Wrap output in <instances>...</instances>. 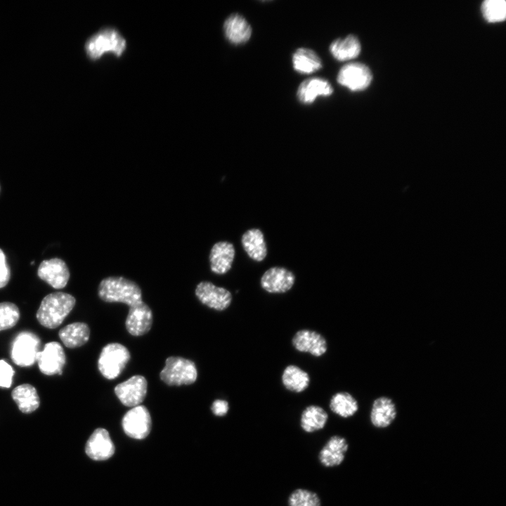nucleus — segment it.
Returning <instances> with one entry per match:
<instances>
[{"instance_id":"dca6fc26","label":"nucleus","mask_w":506,"mask_h":506,"mask_svg":"<svg viewBox=\"0 0 506 506\" xmlns=\"http://www.w3.org/2000/svg\"><path fill=\"white\" fill-rule=\"evenodd\" d=\"M153 324V312L143 301L129 306L125 321L127 331L134 336L146 334Z\"/></svg>"},{"instance_id":"f704fd0d","label":"nucleus","mask_w":506,"mask_h":506,"mask_svg":"<svg viewBox=\"0 0 506 506\" xmlns=\"http://www.w3.org/2000/svg\"><path fill=\"white\" fill-rule=\"evenodd\" d=\"M211 410L216 416H225L229 410L228 402L224 399H216L212 404Z\"/></svg>"},{"instance_id":"393cba45","label":"nucleus","mask_w":506,"mask_h":506,"mask_svg":"<svg viewBox=\"0 0 506 506\" xmlns=\"http://www.w3.org/2000/svg\"><path fill=\"white\" fill-rule=\"evenodd\" d=\"M58 335L66 347L73 349L81 346L88 342L90 330L87 324L76 322L60 329Z\"/></svg>"},{"instance_id":"b1692460","label":"nucleus","mask_w":506,"mask_h":506,"mask_svg":"<svg viewBox=\"0 0 506 506\" xmlns=\"http://www.w3.org/2000/svg\"><path fill=\"white\" fill-rule=\"evenodd\" d=\"M328 420L326 410L318 405H309L301 413L299 425L306 433H313L323 429Z\"/></svg>"},{"instance_id":"f257e3e1","label":"nucleus","mask_w":506,"mask_h":506,"mask_svg":"<svg viewBox=\"0 0 506 506\" xmlns=\"http://www.w3.org/2000/svg\"><path fill=\"white\" fill-rule=\"evenodd\" d=\"M75 303V298L70 294L51 293L42 299L36 314L37 319L45 327L56 328L73 309Z\"/></svg>"},{"instance_id":"ddd939ff","label":"nucleus","mask_w":506,"mask_h":506,"mask_svg":"<svg viewBox=\"0 0 506 506\" xmlns=\"http://www.w3.org/2000/svg\"><path fill=\"white\" fill-rule=\"evenodd\" d=\"M294 283V274L281 266H273L268 268L260 279L261 288L271 294L285 293L292 288Z\"/></svg>"},{"instance_id":"412c9836","label":"nucleus","mask_w":506,"mask_h":506,"mask_svg":"<svg viewBox=\"0 0 506 506\" xmlns=\"http://www.w3.org/2000/svg\"><path fill=\"white\" fill-rule=\"evenodd\" d=\"M333 93V88L325 79L310 78L301 83L297 89V98L304 104L312 103L318 96H329Z\"/></svg>"},{"instance_id":"f8f14e48","label":"nucleus","mask_w":506,"mask_h":506,"mask_svg":"<svg viewBox=\"0 0 506 506\" xmlns=\"http://www.w3.org/2000/svg\"><path fill=\"white\" fill-rule=\"evenodd\" d=\"M66 357L63 348L58 342H50L37 356L39 370L46 375H61Z\"/></svg>"},{"instance_id":"cd10ccee","label":"nucleus","mask_w":506,"mask_h":506,"mask_svg":"<svg viewBox=\"0 0 506 506\" xmlns=\"http://www.w3.org/2000/svg\"><path fill=\"white\" fill-rule=\"evenodd\" d=\"M330 410L342 418L353 417L358 411L359 404L357 399L348 391L335 393L329 401Z\"/></svg>"},{"instance_id":"9b49d317","label":"nucleus","mask_w":506,"mask_h":506,"mask_svg":"<svg viewBox=\"0 0 506 506\" xmlns=\"http://www.w3.org/2000/svg\"><path fill=\"white\" fill-rule=\"evenodd\" d=\"M148 382L142 375H134L115 387V393L120 402L127 407L139 406L147 394Z\"/></svg>"},{"instance_id":"0eeeda50","label":"nucleus","mask_w":506,"mask_h":506,"mask_svg":"<svg viewBox=\"0 0 506 506\" xmlns=\"http://www.w3.org/2000/svg\"><path fill=\"white\" fill-rule=\"evenodd\" d=\"M122 425L128 436L136 439L145 438L150 434L152 426L148 410L142 405L132 408L124 415Z\"/></svg>"},{"instance_id":"6e6552de","label":"nucleus","mask_w":506,"mask_h":506,"mask_svg":"<svg viewBox=\"0 0 506 506\" xmlns=\"http://www.w3.org/2000/svg\"><path fill=\"white\" fill-rule=\"evenodd\" d=\"M372 80L370 68L361 63H349L339 70L337 82L352 91L367 89Z\"/></svg>"},{"instance_id":"9d476101","label":"nucleus","mask_w":506,"mask_h":506,"mask_svg":"<svg viewBox=\"0 0 506 506\" xmlns=\"http://www.w3.org/2000/svg\"><path fill=\"white\" fill-rule=\"evenodd\" d=\"M292 345L297 351L316 358L325 354L328 347L325 337L311 329L297 330L292 338Z\"/></svg>"},{"instance_id":"bb28decb","label":"nucleus","mask_w":506,"mask_h":506,"mask_svg":"<svg viewBox=\"0 0 506 506\" xmlns=\"http://www.w3.org/2000/svg\"><path fill=\"white\" fill-rule=\"evenodd\" d=\"M11 396L19 410L25 414L34 412L40 404L37 389L30 384H22L14 388Z\"/></svg>"},{"instance_id":"c85d7f7f","label":"nucleus","mask_w":506,"mask_h":506,"mask_svg":"<svg viewBox=\"0 0 506 506\" xmlns=\"http://www.w3.org/2000/svg\"><path fill=\"white\" fill-rule=\"evenodd\" d=\"M294 69L301 74H311L322 67V62L318 54L307 48H299L293 54Z\"/></svg>"},{"instance_id":"2f4dec72","label":"nucleus","mask_w":506,"mask_h":506,"mask_svg":"<svg viewBox=\"0 0 506 506\" xmlns=\"http://www.w3.org/2000/svg\"><path fill=\"white\" fill-rule=\"evenodd\" d=\"M20 318L18 307L13 303H0V331L14 327Z\"/></svg>"},{"instance_id":"f03ea898","label":"nucleus","mask_w":506,"mask_h":506,"mask_svg":"<svg viewBox=\"0 0 506 506\" xmlns=\"http://www.w3.org/2000/svg\"><path fill=\"white\" fill-rule=\"evenodd\" d=\"M98 293L105 302H120L129 307L142 301L140 287L135 282L121 276L103 279L98 285Z\"/></svg>"},{"instance_id":"5701e85b","label":"nucleus","mask_w":506,"mask_h":506,"mask_svg":"<svg viewBox=\"0 0 506 506\" xmlns=\"http://www.w3.org/2000/svg\"><path fill=\"white\" fill-rule=\"evenodd\" d=\"M243 249L249 257L256 261H262L267 255V247L262 231L259 228H251L243 233L241 238Z\"/></svg>"},{"instance_id":"c756f323","label":"nucleus","mask_w":506,"mask_h":506,"mask_svg":"<svg viewBox=\"0 0 506 506\" xmlns=\"http://www.w3.org/2000/svg\"><path fill=\"white\" fill-rule=\"evenodd\" d=\"M483 17L489 22H499L506 17V2L504 0H486L481 6Z\"/></svg>"},{"instance_id":"6ab92c4d","label":"nucleus","mask_w":506,"mask_h":506,"mask_svg":"<svg viewBox=\"0 0 506 506\" xmlns=\"http://www.w3.org/2000/svg\"><path fill=\"white\" fill-rule=\"evenodd\" d=\"M235 250L228 241H219L212 247L209 253L211 271L218 275L226 273L232 267Z\"/></svg>"},{"instance_id":"423d86ee","label":"nucleus","mask_w":506,"mask_h":506,"mask_svg":"<svg viewBox=\"0 0 506 506\" xmlns=\"http://www.w3.org/2000/svg\"><path fill=\"white\" fill-rule=\"evenodd\" d=\"M41 342L33 332L22 331L14 338L11 349L13 362L20 367H29L37 361Z\"/></svg>"},{"instance_id":"4468645a","label":"nucleus","mask_w":506,"mask_h":506,"mask_svg":"<svg viewBox=\"0 0 506 506\" xmlns=\"http://www.w3.org/2000/svg\"><path fill=\"white\" fill-rule=\"evenodd\" d=\"M349 447V443L344 436H330L318 452L320 464L327 468L339 466L345 459Z\"/></svg>"},{"instance_id":"2eb2a0df","label":"nucleus","mask_w":506,"mask_h":506,"mask_svg":"<svg viewBox=\"0 0 506 506\" xmlns=\"http://www.w3.org/2000/svg\"><path fill=\"white\" fill-rule=\"evenodd\" d=\"M37 274L41 280L56 289L63 288L70 278L66 264L58 258L43 261L39 266Z\"/></svg>"},{"instance_id":"39448f33","label":"nucleus","mask_w":506,"mask_h":506,"mask_svg":"<svg viewBox=\"0 0 506 506\" xmlns=\"http://www.w3.org/2000/svg\"><path fill=\"white\" fill-rule=\"evenodd\" d=\"M130 358V352L124 345L119 343L108 344L100 353L98 370L105 378L115 379L125 368Z\"/></svg>"},{"instance_id":"7c9ffc66","label":"nucleus","mask_w":506,"mask_h":506,"mask_svg":"<svg viewBox=\"0 0 506 506\" xmlns=\"http://www.w3.org/2000/svg\"><path fill=\"white\" fill-rule=\"evenodd\" d=\"M287 506H321V500L314 491L306 488H297L288 496Z\"/></svg>"},{"instance_id":"72a5a7b5","label":"nucleus","mask_w":506,"mask_h":506,"mask_svg":"<svg viewBox=\"0 0 506 506\" xmlns=\"http://www.w3.org/2000/svg\"><path fill=\"white\" fill-rule=\"evenodd\" d=\"M11 278L10 268L6 262V256L0 249V288L6 286Z\"/></svg>"},{"instance_id":"a878e982","label":"nucleus","mask_w":506,"mask_h":506,"mask_svg":"<svg viewBox=\"0 0 506 506\" xmlns=\"http://www.w3.org/2000/svg\"><path fill=\"white\" fill-rule=\"evenodd\" d=\"M361 46L358 39L353 34L343 39H337L330 45V51L339 61H346L356 58L361 53Z\"/></svg>"},{"instance_id":"7ed1b4c3","label":"nucleus","mask_w":506,"mask_h":506,"mask_svg":"<svg viewBox=\"0 0 506 506\" xmlns=\"http://www.w3.org/2000/svg\"><path fill=\"white\" fill-rule=\"evenodd\" d=\"M125 48L124 38L117 30L111 27L100 30L85 44L86 53L91 60H98L105 53L121 56Z\"/></svg>"},{"instance_id":"473e14b6","label":"nucleus","mask_w":506,"mask_h":506,"mask_svg":"<svg viewBox=\"0 0 506 506\" xmlns=\"http://www.w3.org/2000/svg\"><path fill=\"white\" fill-rule=\"evenodd\" d=\"M15 371L12 366L4 359L0 360V387H11Z\"/></svg>"},{"instance_id":"1a4fd4ad","label":"nucleus","mask_w":506,"mask_h":506,"mask_svg":"<svg viewBox=\"0 0 506 506\" xmlns=\"http://www.w3.org/2000/svg\"><path fill=\"white\" fill-rule=\"evenodd\" d=\"M195 295L204 305L218 311L228 309L233 299L229 290L209 281L200 282L197 285Z\"/></svg>"},{"instance_id":"f3484780","label":"nucleus","mask_w":506,"mask_h":506,"mask_svg":"<svg viewBox=\"0 0 506 506\" xmlns=\"http://www.w3.org/2000/svg\"><path fill=\"white\" fill-rule=\"evenodd\" d=\"M115 446L109 432L103 428L96 429L86 441L85 452L93 460H105L115 453Z\"/></svg>"},{"instance_id":"a211bd4d","label":"nucleus","mask_w":506,"mask_h":506,"mask_svg":"<svg viewBox=\"0 0 506 506\" xmlns=\"http://www.w3.org/2000/svg\"><path fill=\"white\" fill-rule=\"evenodd\" d=\"M396 416V406L391 398L382 396L373 401L369 418L371 424L374 427L378 429L387 428L394 422Z\"/></svg>"},{"instance_id":"4be33fe9","label":"nucleus","mask_w":506,"mask_h":506,"mask_svg":"<svg viewBox=\"0 0 506 506\" xmlns=\"http://www.w3.org/2000/svg\"><path fill=\"white\" fill-rule=\"evenodd\" d=\"M310 382L309 374L297 365H288L283 370L282 385L290 392L302 393L309 387Z\"/></svg>"},{"instance_id":"aec40b11","label":"nucleus","mask_w":506,"mask_h":506,"mask_svg":"<svg viewBox=\"0 0 506 506\" xmlns=\"http://www.w3.org/2000/svg\"><path fill=\"white\" fill-rule=\"evenodd\" d=\"M223 30L226 39L236 45L247 42L252 35L250 25L243 16L238 13H233L226 18Z\"/></svg>"},{"instance_id":"20e7f679","label":"nucleus","mask_w":506,"mask_h":506,"mask_svg":"<svg viewBox=\"0 0 506 506\" xmlns=\"http://www.w3.org/2000/svg\"><path fill=\"white\" fill-rule=\"evenodd\" d=\"M160 377L169 386L189 385L196 381L197 370L193 361L179 356H170L166 359Z\"/></svg>"}]
</instances>
